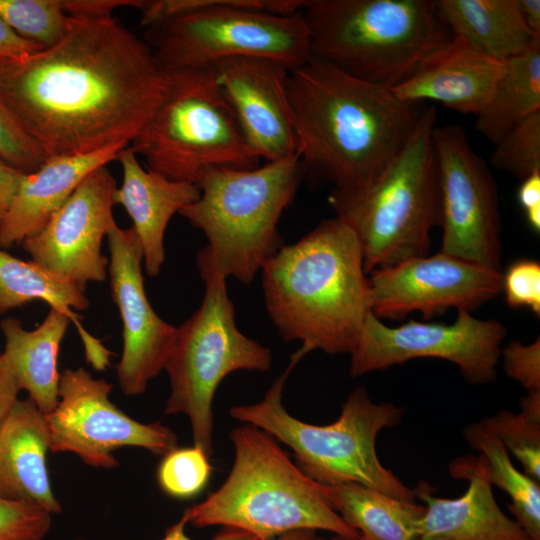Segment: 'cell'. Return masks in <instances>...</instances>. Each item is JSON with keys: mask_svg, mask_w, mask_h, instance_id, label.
<instances>
[{"mask_svg": "<svg viewBox=\"0 0 540 540\" xmlns=\"http://www.w3.org/2000/svg\"><path fill=\"white\" fill-rule=\"evenodd\" d=\"M117 160L122 168V182L114 192V204L121 205L133 221L146 273L157 277L165 262L164 236L170 219L195 202L201 190L194 183L145 170L129 147L119 153Z\"/></svg>", "mask_w": 540, "mask_h": 540, "instance_id": "22", "label": "cell"}, {"mask_svg": "<svg viewBox=\"0 0 540 540\" xmlns=\"http://www.w3.org/2000/svg\"><path fill=\"white\" fill-rule=\"evenodd\" d=\"M46 416L28 397L13 404L0 423V498L37 504L52 515L62 511L52 490Z\"/></svg>", "mask_w": 540, "mask_h": 540, "instance_id": "23", "label": "cell"}, {"mask_svg": "<svg viewBox=\"0 0 540 540\" xmlns=\"http://www.w3.org/2000/svg\"><path fill=\"white\" fill-rule=\"evenodd\" d=\"M311 57L388 89L453 35L434 0H310Z\"/></svg>", "mask_w": 540, "mask_h": 540, "instance_id": "5", "label": "cell"}, {"mask_svg": "<svg viewBox=\"0 0 540 540\" xmlns=\"http://www.w3.org/2000/svg\"><path fill=\"white\" fill-rule=\"evenodd\" d=\"M314 537V530L302 529L284 533L271 540H312Z\"/></svg>", "mask_w": 540, "mask_h": 540, "instance_id": "45", "label": "cell"}, {"mask_svg": "<svg viewBox=\"0 0 540 540\" xmlns=\"http://www.w3.org/2000/svg\"><path fill=\"white\" fill-rule=\"evenodd\" d=\"M186 522L180 518V520L174 525L168 527L165 531V535L161 540H192L185 533ZM84 540V539H75ZM212 540H259L257 537L234 528H223L219 531Z\"/></svg>", "mask_w": 540, "mask_h": 540, "instance_id": "41", "label": "cell"}, {"mask_svg": "<svg viewBox=\"0 0 540 540\" xmlns=\"http://www.w3.org/2000/svg\"><path fill=\"white\" fill-rule=\"evenodd\" d=\"M47 158L0 98V160L29 174Z\"/></svg>", "mask_w": 540, "mask_h": 540, "instance_id": "34", "label": "cell"}, {"mask_svg": "<svg viewBox=\"0 0 540 540\" xmlns=\"http://www.w3.org/2000/svg\"><path fill=\"white\" fill-rule=\"evenodd\" d=\"M295 0H209L201 9L145 28L144 41L165 70L204 68L235 57H261L289 70L311 57Z\"/></svg>", "mask_w": 540, "mask_h": 540, "instance_id": "11", "label": "cell"}, {"mask_svg": "<svg viewBox=\"0 0 540 540\" xmlns=\"http://www.w3.org/2000/svg\"><path fill=\"white\" fill-rule=\"evenodd\" d=\"M490 162L520 181L540 172V111L528 116L495 144Z\"/></svg>", "mask_w": 540, "mask_h": 540, "instance_id": "33", "label": "cell"}, {"mask_svg": "<svg viewBox=\"0 0 540 540\" xmlns=\"http://www.w3.org/2000/svg\"><path fill=\"white\" fill-rule=\"evenodd\" d=\"M450 473L469 482L467 491L456 499L433 496L425 481L413 490L425 506L416 523L417 540H530L498 506L482 454L456 460Z\"/></svg>", "mask_w": 540, "mask_h": 540, "instance_id": "19", "label": "cell"}, {"mask_svg": "<svg viewBox=\"0 0 540 540\" xmlns=\"http://www.w3.org/2000/svg\"><path fill=\"white\" fill-rule=\"evenodd\" d=\"M303 179L298 155L253 169H212L198 183L200 197L179 214L207 238L202 249L214 268L250 285L284 245L278 223Z\"/></svg>", "mask_w": 540, "mask_h": 540, "instance_id": "7", "label": "cell"}, {"mask_svg": "<svg viewBox=\"0 0 540 540\" xmlns=\"http://www.w3.org/2000/svg\"><path fill=\"white\" fill-rule=\"evenodd\" d=\"M235 457L223 484L181 519L198 528L222 526L271 540L295 530H324L359 540L325 496L268 433L251 424L230 432Z\"/></svg>", "mask_w": 540, "mask_h": 540, "instance_id": "4", "label": "cell"}, {"mask_svg": "<svg viewBox=\"0 0 540 540\" xmlns=\"http://www.w3.org/2000/svg\"><path fill=\"white\" fill-rule=\"evenodd\" d=\"M0 17L20 37L44 48L58 43L69 23L61 0H0Z\"/></svg>", "mask_w": 540, "mask_h": 540, "instance_id": "31", "label": "cell"}, {"mask_svg": "<svg viewBox=\"0 0 540 540\" xmlns=\"http://www.w3.org/2000/svg\"><path fill=\"white\" fill-rule=\"evenodd\" d=\"M116 181L107 165L90 173L45 226L21 244L32 260L86 288L107 278L102 242L117 225Z\"/></svg>", "mask_w": 540, "mask_h": 540, "instance_id": "17", "label": "cell"}, {"mask_svg": "<svg viewBox=\"0 0 540 540\" xmlns=\"http://www.w3.org/2000/svg\"><path fill=\"white\" fill-rule=\"evenodd\" d=\"M113 385L94 378L83 367L60 373L58 404L46 416L50 451L69 452L94 467L119 465L113 452L122 447L143 448L164 456L178 447L176 433L160 422H139L111 400Z\"/></svg>", "mask_w": 540, "mask_h": 540, "instance_id": "13", "label": "cell"}, {"mask_svg": "<svg viewBox=\"0 0 540 540\" xmlns=\"http://www.w3.org/2000/svg\"><path fill=\"white\" fill-rule=\"evenodd\" d=\"M249 147L266 162L297 154L287 93L289 69L272 59L235 57L209 66Z\"/></svg>", "mask_w": 540, "mask_h": 540, "instance_id": "18", "label": "cell"}, {"mask_svg": "<svg viewBox=\"0 0 540 540\" xmlns=\"http://www.w3.org/2000/svg\"><path fill=\"white\" fill-rule=\"evenodd\" d=\"M166 84L144 39L113 16H69L55 45L0 58V98L47 157L129 144Z\"/></svg>", "mask_w": 540, "mask_h": 540, "instance_id": "1", "label": "cell"}, {"mask_svg": "<svg viewBox=\"0 0 540 540\" xmlns=\"http://www.w3.org/2000/svg\"><path fill=\"white\" fill-rule=\"evenodd\" d=\"M128 143H116L81 154L48 157L25 174L0 227V248L6 250L38 233L94 170L117 160Z\"/></svg>", "mask_w": 540, "mask_h": 540, "instance_id": "21", "label": "cell"}, {"mask_svg": "<svg viewBox=\"0 0 540 540\" xmlns=\"http://www.w3.org/2000/svg\"><path fill=\"white\" fill-rule=\"evenodd\" d=\"M436 109L426 105L408 141L363 193L329 195L336 216L356 234L370 272L428 255L441 222V190L433 141Z\"/></svg>", "mask_w": 540, "mask_h": 540, "instance_id": "8", "label": "cell"}, {"mask_svg": "<svg viewBox=\"0 0 540 540\" xmlns=\"http://www.w3.org/2000/svg\"><path fill=\"white\" fill-rule=\"evenodd\" d=\"M107 241L111 295L122 320L123 346L116 376L125 395L138 396L164 370L177 328L164 321L147 298L143 252L134 228L116 225Z\"/></svg>", "mask_w": 540, "mask_h": 540, "instance_id": "16", "label": "cell"}, {"mask_svg": "<svg viewBox=\"0 0 540 540\" xmlns=\"http://www.w3.org/2000/svg\"><path fill=\"white\" fill-rule=\"evenodd\" d=\"M212 467L209 457L196 446L175 448L165 454L157 468L161 490L176 499H190L207 485Z\"/></svg>", "mask_w": 540, "mask_h": 540, "instance_id": "32", "label": "cell"}, {"mask_svg": "<svg viewBox=\"0 0 540 540\" xmlns=\"http://www.w3.org/2000/svg\"><path fill=\"white\" fill-rule=\"evenodd\" d=\"M295 365L290 361L261 401L232 407L231 417L256 426L287 445L293 451L295 464L317 483H356L414 501L413 489L385 468L376 452L379 432L398 425L405 408L391 402L376 404L365 387L357 386L343 403L335 422L314 425L301 421L282 404L283 388Z\"/></svg>", "mask_w": 540, "mask_h": 540, "instance_id": "6", "label": "cell"}, {"mask_svg": "<svg viewBox=\"0 0 540 540\" xmlns=\"http://www.w3.org/2000/svg\"><path fill=\"white\" fill-rule=\"evenodd\" d=\"M52 514L26 501L0 498V540H45Z\"/></svg>", "mask_w": 540, "mask_h": 540, "instance_id": "35", "label": "cell"}, {"mask_svg": "<svg viewBox=\"0 0 540 540\" xmlns=\"http://www.w3.org/2000/svg\"><path fill=\"white\" fill-rule=\"evenodd\" d=\"M205 293L200 307L177 328L164 370L170 394L164 412L185 414L191 425L194 446L213 454V400L221 381L239 371L265 372L272 365V351L244 335L235 323L226 277L201 249L196 257Z\"/></svg>", "mask_w": 540, "mask_h": 540, "instance_id": "10", "label": "cell"}, {"mask_svg": "<svg viewBox=\"0 0 540 540\" xmlns=\"http://www.w3.org/2000/svg\"><path fill=\"white\" fill-rule=\"evenodd\" d=\"M478 423L514 455L525 474L540 481V391L527 392L518 413L502 409Z\"/></svg>", "mask_w": 540, "mask_h": 540, "instance_id": "30", "label": "cell"}, {"mask_svg": "<svg viewBox=\"0 0 540 540\" xmlns=\"http://www.w3.org/2000/svg\"><path fill=\"white\" fill-rule=\"evenodd\" d=\"M500 357L506 374L521 384L527 392L540 391V339L525 345L511 340L501 348Z\"/></svg>", "mask_w": 540, "mask_h": 540, "instance_id": "37", "label": "cell"}, {"mask_svg": "<svg viewBox=\"0 0 540 540\" xmlns=\"http://www.w3.org/2000/svg\"><path fill=\"white\" fill-rule=\"evenodd\" d=\"M436 7L453 36L503 63L540 38L525 26L517 0H437Z\"/></svg>", "mask_w": 540, "mask_h": 540, "instance_id": "26", "label": "cell"}, {"mask_svg": "<svg viewBox=\"0 0 540 540\" xmlns=\"http://www.w3.org/2000/svg\"><path fill=\"white\" fill-rule=\"evenodd\" d=\"M540 111V38L522 55L505 63L475 128L494 145L528 116Z\"/></svg>", "mask_w": 540, "mask_h": 540, "instance_id": "28", "label": "cell"}, {"mask_svg": "<svg viewBox=\"0 0 540 540\" xmlns=\"http://www.w3.org/2000/svg\"><path fill=\"white\" fill-rule=\"evenodd\" d=\"M19 392L0 351V423L17 401Z\"/></svg>", "mask_w": 540, "mask_h": 540, "instance_id": "42", "label": "cell"}, {"mask_svg": "<svg viewBox=\"0 0 540 540\" xmlns=\"http://www.w3.org/2000/svg\"><path fill=\"white\" fill-rule=\"evenodd\" d=\"M441 190L440 251L501 270V219L496 181L456 124L435 126Z\"/></svg>", "mask_w": 540, "mask_h": 540, "instance_id": "14", "label": "cell"}, {"mask_svg": "<svg viewBox=\"0 0 540 540\" xmlns=\"http://www.w3.org/2000/svg\"><path fill=\"white\" fill-rule=\"evenodd\" d=\"M70 322L67 314L55 308H50L43 322L33 330H26L17 318L0 321L5 338L3 359L19 391L25 390L44 415L58 404L57 360Z\"/></svg>", "mask_w": 540, "mask_h": 540, "instance_id": "24", "label": "cell"}, {"mask_svg": "<svg viewBox=\"0 0 540 540\" xmlns=\"http://www.w3.org/2000/svg\"><path fill=\"white\" fill-rule=\"evenodd\" d=\"M505 326L498 320H481L459 310L451 324L410 320L389 327L372 312L351 351L349 372L359 377L385 370L415 358H438L458 366L472 385L487 384L497 376Z\"/></svg>", "mask_w": 540, "mask_h": 540, "instance_id": "12", "label": "cell"}, {"mask_svg": "<svg viewBox=\"0 0 540 540\" xmlns=\"http://www.w3.org/2000/svg\"><path fill=\"white\" fill-rule=\"evenodd\" d=\"M511 308H529L540 316V263L519 259L502 271V289Z\"/></svg>", "mask_w": 540, "mask_h": 540, "instance_id": "36", "label": "cell"}, {"mask_svg": "<svg viewBox=\"0 0 540 540\" xmlns=\"http://www.w3.org/2000/svg\"><path fill=\"white\" fill-rule=\"evenodd\" d=\"M268 315L286 342L300 341L290 360L306 354L351 353L371 311L360 243L339 217L323 220L262 267Z\"/></svg>", "mask_w": 540, "mask_h": 540, "instance_id": "3", "label": "cell"}, {"mask_svg": "<svg viewBox=\"0 0 540 540\" xmlns=\"http://www.w3.org/2000/svg\"><path fill=\"white\" fill-rule=\"evenodd\" d=\"M517 196L525 212L540 208V172L521 181Z\"/></svg>", "mask_w": 540, "mask_h": 540, "instance_id": "43", "label": "cell"}, {"mask_svg": "<svg viewBox=\"0 0 540 540\" xmlns=\"http://www.w3.org/2000/svg\"><path fill=\"white\" fill-rule=\"evenodd\" d=\"M25 174L0 160V227Z\"/></svg>", "mask_w": 540, "mask_h": 540, "instance_id": "40", "label": "cell"}, {"mask_svg": "<svg viewBox=\"0 0 540 540\" xmlns=\"http://www.w3.org/2000/svg\"><path fill=\"white\" fill-rule=\"evenodd\" d=\"M312 540H325V539H316V538L314 537ZM331 540H343V539L339 538V539H331ZM359 540H366V539H364V538L361 537Z\"/></svg>", "mask_w": 540, "mask_h": 540, "instance_id": "46", "label": "cell"}, {"mask_svg": "<svg viewBox=\"0 0 540 540\" xmlns=\"http://www.w3.org/2000/svg\"><path fill=\"white\" fill-rule=\"evenodd\" d=\"M368 280L377 318L400 320L417 311L429 319L451 308L472 313L498 296L502 270L439 251L373 270Z\"/></svg>", "mask_w": 540, "mask_h": 540, "instance_id": "15", "label": "cell"}, {"mask_svg": "<svg viewBox=\"0 0 540 540\" xmlns=\"http://www.w3.org/2000/svg\"><path fill=\"white\" fill-rule=\"evenodd\" d=\"M325 496L348 526L366 540H417L425 506L356 483L323 485Z\"/></svg>", "mask_w": 540, "mask_h": 540, "instance_id": "27", "label": "cell"}, {"mask_svg": "<svg viewBox=\"0 0 540 540\" xmlns=\"http://www.w3.org/2000/svg\"><path fill=\"white\" fill-rule=\"evenodd\" d=\"M297 154L304 179L333 186L331 195L357 196L400 153L426 106L310 57L289 71Z\"/></svg>", "mask_w": 540, "mask_h": 540, "instance_id": "2", "label": "cell"}, {"mask_svg": "<svg viewBox=\"0 0 540 540\" xmlns=\"http://www.w3.org/2000/svg\"><path fill=\"white\" fill-rule=\"evenodd\" d=\"M44 47L20 37L0 17V58L22 57Z\"/></svg>", "mask_w": 540, "mask_h": 540, "instance_id": "39", "label": "cell"}, {"mask_svg": "<svg viewBox=\"0 0 540 540\" xmlns=\"http://www.w3.org/2000/svg\"><path fill=\"white\" fill-rule=\"evenodd\" d=\"M463 436L471 448L485 457L491 484L509 495L511 502L507 507L515 521L530 540H540L539 482L519 471L502 442L479 423L466 426Z\"/></svg>", "mask_w": 540, "mask_h": 540, "instance_id": "29", "label": "cell"}, {"mask_svg": "<svg viewBox=\"0 0 540 540\" xmlns=\"http://www.w3.org/2000/svg\"><path fill=\"white\" fill-rule=\"evenodd\" d=\"M166 72L164 93L129 147L148 169L198 185L212 169L259 166L211 68Z\"/></svg>", "mask_w": 540, "mask_h": 540, "instance_id": "9", "label": "cell"}, {"mask_svg": "<svg viewBox=\"0 0 540 540\" xmlns=\"http://www.w3.org/2000/svg\"><path fill=\"white\" fill-rule=\"evenodd\" d=\"M518 9L525 26L536 36H540V1L517 0Z\"/></svg>", "mask_w": 540, "mask_h": 540, "instance_id": "44", "label": "cell"}, {"mask_svg": "<svg viewBox=\"0 0 540 540\" xmlns=\"http://www.w3.org/2000/svg\"><path fill=\"white\" fill-rule=\"evenodd\" d=\"M35 300L64 312L75 324L85 347L86 358L96 370L109 364L110 352L80 323L75 311L86 310L89 299L86 288L56 274L33 260H22L0 248V314Z\"/></svg>", "mask_w": 540, "mask_h": 540, "instance_id": "25", "label": "cell"}, {"mask_svg": "<svg viewBox=\"0 0 540 540\" xmlns=\"http://www.w3.org/2000/svg\"><path fill=\"white\" fill-rule=\"evenodd\" d=\"M68 16L103 18L120 7L138 8L140 0H61Z\"/></svg>", "mask_w": 540, "mask_h": 540, "instance_id": "38", "label": "cell"}, {"mask_svg": "<svg viewBox=\"0 0 540 540\" xmlns=\"http://www.w3.org/2000/svg\"><path fill=\"white\" fill-rule=\"evenodd\" d=\"M504 70L505 63L453 36L430 52L412 75L391 91L404 101L433 100L477 116L489 102Z\"/></svg>", "mask_w": 540, "mask_h": 540, "instance_id": "20", "label": "cell"}]
</instances>
